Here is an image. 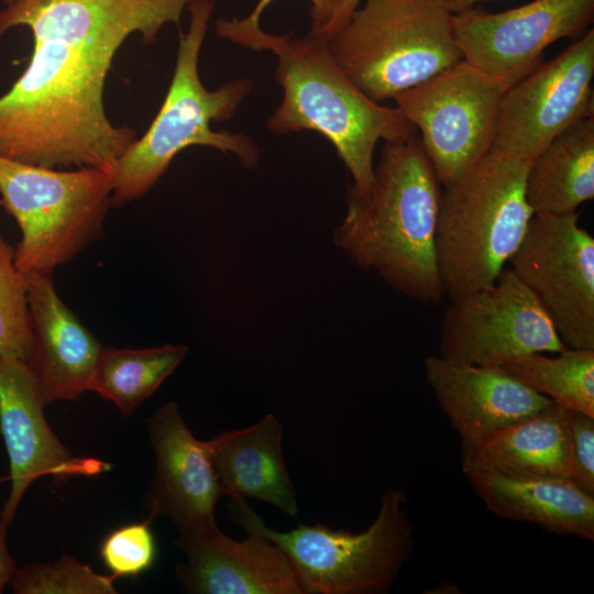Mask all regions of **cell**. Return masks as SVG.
<instances>
[{
  "label": "cell",
  "mask_w": 594,
  "mask_h": 594,
  "mask_svg": "<svg viewBox=\"0 0 594 594\" xmlns=\"http://www.w3.org/2000/svg\"><path fill=\"white\" fill-rule=\"evenodd\" d=\"M195 0H10L0 8V41L25 26L30 62L0 96V155L47 168L113 172L138 140L106 112L105 85L112 61L132 34L156 41L179 24Z\"/></svg>",
  "instance_id": "1"
},
{
  "label": "cell",
  "mask_w": 594,
  "mask_h": 594,
  "mask_svg": "<svg viewBox=\"0 0 594 594\" xmlns=\"http://www.w3.org/2000/svg\"><path fill=\"white\" fill-rule=\"evenodd\" d=\"M440 196L418 133L384 142L367 190L348 186L333 243L396 292L438 305L444 297L436 253Z\"/></svg>",
  "instance_id": "2"
},
{
  "label": "cell",
  "mask_w": 594,
  "mask_h": 594,
  "mask_svg": "<svg viewBox=\"0 0 594 594\" xmlns=\"http://www.w3.org/2000/svg\"><path fill=\"white\" fill-rule=\"evenodd\" d=\"M264 51L277 59L275 79L283 89L279 106L266 120L276 134L316 131L334 146L358 193L373 177V155L378 141L417 133L397 110L366 96L342 70L328 42L311 32L301 36L270 34Z\"/></svg>",
  "instance_id": "3"
},
{
  "label": "cell",
  "mask_w": 594,
  "mask_h": 594,
  "mask_svg": "<svg viewBox=\"0 0 594 594\" xmlns=\"http://www.w3.org/2000/svg\"><path fill=\"white\" fill-rule=\"evenodd\" d=\"M215 0H195L188 30L178 32L173 77L165 99L147 131L118 160L112 172V207L140 199L165 174L177 154L189 146H206L233 154L245 168H255L261 153L242 132L215 131L211 122L230 120L250 95L249 78L228 80L215 90L199 75V55Z\"/></svg>",
  "instance_id": "4"
},
{
  "label": "cell",
  "mask_w": 594,
  "mask_h": 594,
  "mask_svg": "<svg viewBox=\"0 0 594 594\" xmlns=\"http://www.w3.org/2000/svg\"><path fill=\"white\" fill-rule=\"evenodd\" d=\"M529 163L492 148L441 189L436 253L449 300L494 284L518 249L534 215Z\"/></svg>",
  "instance_id": "5"
},
{
  "label": "cell",
  "mask_w": 594,
  "mask_h": 594,
  "mask_svg": "<svg viewBox=\"0 0 594 594\" xmlns=\"http://www.w3.org/2000/svg\"><path fill=\"white\" fill-rule=\"evenodd\" d=\"M446 0H362L327 38L333 58L383 103L463 59Z\"/></svg>",
  "instance_id": "6"
},
{
  "label": "cell",
  "mask_w": 594,
  "mask_h": 594,
  "mask_svg": "<svg viewBox=\"0 0 594 594\" xmlns=\"http://www.w3.org/2000/svg\"><path fill=\"white\" fill-rule=\"evenodd\" d=\"M112 188V173L100 168L58 170L0 155V204L21 231L19 271L53 274L100 239Z\"/></svg>",
  "instance_id": "7"
},
{
  "label": "cell",
  "mask_w": 594,
  "mask_h": 594,
  "mask_svg": "<svg viewBox=\"0 0 594 594\" xmlns=\"http://www.w3.org/2000/svg\"><path fill=\"white\" fill-rule=\"evenodd\" d=\"M406 503L402 488L389 487L375 520L356 534L324 524L276 531L242 497H231L228 516L248 520L280 547L307 594H377L388 592L413 552L414 528Z\"/></svg>",
  "instance_id": "8"
},
{
  "label": "cell",
  "mask_w": 594,
  "mask_h": 594,
  "mask_svg": "<svg viewBox=\"0 0 594 594\" xmlns=\"http://www.w3.org/2000/svg\"><path fill=\"white\" fill-rule=\"evenodd\" d=\"M506 89L461 59L393 99L420 132L440 185L462 175L493 148Z\"/></svg>",
  "instance_id": "9"
},
{
  "label": "cell",
  "mask_w": 594,
  "mask_h": 594,
  "mask_svg": "<svg viewBox=\"0 0 594 594\" xmlns=\"http://www.w3.org/2000/svg\"><path fill=\"white\" fill-rule=\"evenodd\" d=\"M579 216L534 213L509 262L563 344L594 350V239Z\"/></svg>",
  "instance_id": "10"
},
{
  "label": "cell",
  "mask_w": 594,
  "mask_h": 594,
  "mask_svg": "<svg viewBox=\"0 0 594 594\" xmlns=\"http://www.w3.org/2000/svg\"><path fill=\"white\" fill-rule=\"evenodd\" d=\"M565 348L537 297L512 270L491 286L450 300L440 327L439 355L459 363L502 366L525 354Z\"/></svg>",
  "instance_id": "11"
},
{
  "label": "cell",
  "mask_w": 594,
  "mask_h": 594,
  "mask_svg": "<svg viewBox=\"0 0 594 594\" xmlns=\"http://www.w3.org/2000/svg\"><path fill=\"white\" fill-rule=\"evenodd\" d=\"M594 30L508 87L493 148L532 160L554 136L594 116Z\"/></svg>",
  "instance_id": "12"
},
{
  "label": "cell",
  "mask_w": 594,
  "mask_h": 594,
  "mask_svg": "<svg viewBox=\"0 0 594 594\" xmlns=\"http://www.w3.org/2000/svg\"><path fill=\"white\" fill-rule=\"evenodd\" d=\"M453 20L463 59L508 88L541 64L551 44L590 29L594 0H534L501 12L471 8Z\"/></svg>",
  "instance_id": "13"
},
{
  "label": "cell",
  "mask_w": 594,
  "mask_h": 594,
  "mask_svg": "<svg viewBox=\"0 0 594 594\" xmlns=\"http://www.w3.org/2000/svg\"><path fill=\"white\" fill-rule=\"evenodd\" d=\"M145 425L155 457L144 497L146 520L170 519L177 539L217 529L216 507L224 492L205 441L193 435L175 402L162 404Z\"/></svg>",
  "instance_id": "14"
},
{
  "label": "cell",
  "mask_w": 594,
  "mask_h": 594,
  "mask_svg": "<svg viewBox=\"0 0 594 594\" xmlns=\"http://www.w3.org/2000/svg\"><path fill=\"white\" fill-rule=\"evenodd\" d=\"M37 383L25 362L0 356V430L9 457L11 486L1 510L10 524L28 488L40 477L59 484L77 476H94L110 464L74 457L59 441L44 416Z\"/></svg>",
  "instance_id": "15"
},
{
  "label": "cell",
  "mask_w": 594,
  "mask_h": 594,
  "mask_svg": "<svg viewBox=\"0 0 594 594\" xmlns=\"http://www.w3.org/2000/svg\"><path fill=\"white\" fill-rule=\"evenodd\" d=\"M229 519L245 530L242 541L219 527L191 539H176L186 560L175 570L183 590L193 594H307L288 556L252 524Z\"/></svg>",
  "instance_id": "16"
},
{
  "label": "cell",
  "mask_w": 594,
  "mask_h": 594,
  "mask_svg": "<svg viewBox=\"0 0 594 594\" xmlns=\"http://www.w3.org/2000/svg\"><path fill=\"white\" fill-rule=\"evenodd\" d=\"M425 378L460 435L473 444L553 404L501 366H481L428 355Z\"/></svg>",
  "instance_id": "17"
},
{
  "label": "cell",
  "mask_w": 594,
  "mask_h": 594,
  "mask_svg": "<svg viewBox=\"0 0 594 594\" xmlns=\"http://www.w3.org/2000/svg\"><path fill=\"white\" fill-rule=\"evenodd\" d=\"M33 343L26 362L44 405L76 400L90 391L103 350L58 296L53 274L26 276Z\"/></svg>",
  "instance_id": "18"
},
{
  "label": "cell",
  "mask_w": 594,
  "mask_h": 594,
  "mask_svg": "<svg viewBox=\"0 0 594 594\" xmlns=\"http://www.w3.org/2000/svg\"><path fill=\"white\" fill-rule=\"evenodd\" d=\"M571 411L554 403L481 441L462 446V471L512 479L574 482Z\"/></svg>",
  "instance_id": "19"
},
{
  "label": "cell",
  "mask_w": 594,
  "mask_h": 594,
  "mask_svg": "<svg viewBox=\"0 0 594 594\" xmlns=\"http://www.w3.org/2000/svg\"><path fill=\"white\" fill-rule=\"evenodd\" d=\"M283 426L273 414L205 441L224 495L254 497L288 516L299 513L296 488L282 453Z\"/></svg>",
  "instance_id": "20"
},
{
  "label": "cell",
  "mask_w": 594,
  "mask_h": 594,
  "mask_svg": "<svg viewBox=\"0 0 594 594\" xmlns=\"http://www.w3.org/2000/svg\"><path fill=\"white\" fill-rule=\"evenodd\" d=\"M466 479L486 508L501 518L594 540V496L571 481L492 474H472Z\"/></svg>",
  "instance_id": "21"
},
{
  "label": "cell",
  "mask_w": 594,
  "mask_h": 594,
  "mask_svg": "<svg viewBox=\"0 0 594 594\" xmlns=\"http://www.w3.org/2000/svg\"><path fill=\"white\" fill-rule=\"evenodd\" d=\"M525 194L534 213H570L593 200L594 116L563 130L530 160Z\"/></svg>",
  "instance_id": "22"
},
{
  "label": "cell",
  "mask_w": 594,
  "mask_h": 594,
  "mask_svg": "<svg viewBox=\"0 0 594 594\" xmlns=\"http://www.w3.org/2000/svg\"><path fill=\"white\" fill-rule=\"evenodd\" d=\"M184 344H164L141 349L103 348L90 391L111 402L129 417L185 360Z\"/></svg>",
  "instance_id": "23"
},
{
  "label": "cell",
  "mask_w": 594,
  "mask_h": 594,
  "mask_svg": "<svg viewBox=\"0 0 594 594\" xmlns=\"http://www.w3.org/2000/svg\"><path fill=\"white\" fill-rule=\"evenodd\" d=\"M501 367L561 408L594 417V350L565 348L551 356L530 353Z\"/></svg>",
  "instance_id": "24"
},
{
  "label": "cell",
  "mask_w": 594,
  "mask_h": 594,
  "mask_svg": "<svg viewBox=\"0 0 594 594\" xmlns=\"http://www.w3.org/2000/svg\"><path fill=\"white\" fill-rule=\"evenodd\" d=\"M29 283L14 262V248L0 234V356L28 362L33 343Z\"/></svg>",
  "instance_id": "25"
},
{
  "label": "cell",
  "mask_w": 594,
  "mask_h": 594,
  "mask_svg": "<svg viewBox=\"0 0 594 594\" xmlns=\"http://www.w3.org/2000/svg\"><path fill=\"white\" fill-rule=\"evenodd\" d=\"M114 579L65 554L56 561L16 568L10 586L15 594H116Z\"/></svg>",
  "instance_id": "26"
},
{
  "label": "cell",
  "mask_w": 594,
  "mask_h": 594,
  "mask_svg": "<svg viewBox=\"0 0 594 594\" xmlns=\"http://www.w3.org/2000/svg\"><path fill=\"white\" fill-rule=\"evenodd\" d=\"M150 524L145 519L125 525L103 539L100 557L114 578H135L153 565L156 543Z\"/></svg>",
  "instance_id": "27"
},
{
  "label": "cell",
  "mask_w": 594,
  "mask_h": 594,
  "mask_svg": "<svg viewBox=\"0 0 594 594\" xmlns=\"http://www.w3.org/2000/svg\"><path fill=\"white\" fill-rule=\"evenodd\" d=\"M274 0H258L254 9L243 18H221L216 23V34L233 44L261 52L270 36L261 25L264 10ZM310 3L311 33L321 35L334 19L342 0H307Z\"/></svg>",
  "instance_id": "28"
},
{
  "label": "cell",
  "mask_w": 594,
  "mask_h": 594,
  "mask_svg": "<svg viewBox=\"0 0 594 594\" xmlns=\"http://www.w3.org/2000/svg\"><path fill=\"white\" fill-rule=\"evenodd\" d=\"M570 428L575 464L573 483L594 496V417L571 411Z\"/></svg>",
  "instance_id": "29"
},
{
  "label": "cell",
  "mask_w": 594,
  "mask_h": 594,
  "mask_svg": "<svg viewBox=\"0 0 594 594\" xmlns=\"http://www.w3.org/2000/svg\"><path fill=\"white\" fill-rule=\"evenodd\" d=\"M7 525L0 512V593L10 584L18 568L8 548Z\"/></svg>",
  "instance_id": "30"
},
{
  "label": "cell",
  "mask_w": 594,
  "mask_h": 594,
  "mask_svg": "<svg viewBox=\"0 0 594 594\" xmlns=\"http://www.w3.org/2000/svg\"><path fill=\"white\" fill-rule=\"evenodd\" d=\"M361 2L362 0H342L339 12L320 36L327 41L329 36L337 32L348 21Z\"/></svg>",
  "instance_id": "31"
},
{
  "label": "cell",
  "mask_w": 594,
  "mask_h": 594,
  "mask_svg": "<svg viewBox=\"0 0 594 594\" xmlns=\"http://www.w3.org/2000/svg\"><path fill=\"white\" fill-rule=\"evenodd\" d=\"M482 1L490 0H446V3L453 13H458L474 8L476 3Z\"/></svg>",
  "instance_id": "32"
},
{
  "label": "cell",
  "mask_w": 594,
  "mask_h": 594,
  "mask_svg": "<svg viewBox=\"0 0 594 594\" xmlns=\"http://www.w3.org/2000/svg\"><path fill=\"white\" fill-rule=\"evenodd\" d=\"M3 4H7L10 0H0Z\"/></svg>",
  "instance_id": "33"
}]
</instances>
